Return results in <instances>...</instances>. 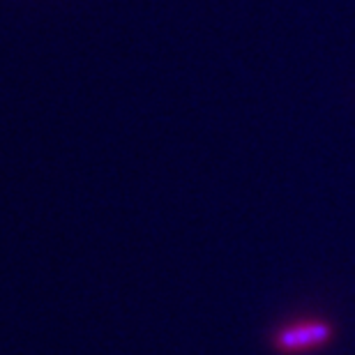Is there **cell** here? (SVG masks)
Instances as JSON below:
<instances>
[{"instance_id": "cell-1", "label": "cell", "mask_w": 355, "mask_h": 355, "mask_svg": "<svg viewBox=\"0 0 355 355\" xmlns=\"http://www.w3.org/2000/svg\"><path fill=\"white\" fill-rule=\"evenodd\" d=\"M332 335H335V330L328 321H300L277 330L272 337V349L284 355L316 351L330 344Z\"/></svg>"}]
</instances>
